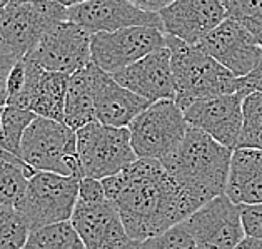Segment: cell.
<instances>
[{"mask_svg": "<svg viewBox=\"0 0 262 249\" xmlns=\"http://www.w3.org/2000/svg\"><path fill=\"white\" fill-rule=\"evenodd\" d=\"M25 84L15 97L7 100V106L29 109L40 117L66 122V97L69 75L52 72L39 64L24 57Z\"/></svg>", "mask_w": 262, "mask_h": 249, "instance_id": "13", "label": "cell"}, {"mask_svg": "<svg viewBox=\"0 0 262 249\" xmlns=\"http://www.w3.org/2000/svg\"><path fill=\"white\" fill-rule=\"evenodd\" d=\"M35 172L22 157L0 149V204L17 206Z\"/></svg>", "mask_w": 262, "mask_h": 249, "instance_id": "22", "label": "cell"}, {"mask_svg": "<svg viewBox=\"0 0 262 249\" xmlns=\"http://www.w3.org/2000/svg\"><path fill=\"white\" fill-rule=\"evenodd\" d=\"M62 5H66V7H74V5H79V4H84L87 0H59Z\"/></svg>", "mask_w": 262, "mask_h": 249, "instance_id": "36", "label": "cell"}, {"mask_svg": "<svg viewBox=\"0 0 262 249\" xmlns=\"http://www.w3.org/2000/svg\"><path fill=\"white\" fill-rule=\"evenodd\" d=\"M67 20L59 0H24L0 14V49L24 59L54 24Z\"/></svg>", "mask_w": 262, "mask_h": 249, "instance_id": "7", "label": "cell"}, {"mask_svg": "<svg viewBox=\"0 0 262 249\" xmlns=\"http://www.w3.org/2000/svg\"><path fill=\"white\" fill-rule=\"evenodd\" d=\"M25 84V60L20 59L18 60L12 72L9 75V82H7V100L15 97V95L22 91V87Z\"/></svg>", "mask_w": 262, "mask_h": 249, "instance_id": "33", "label": "cell"}, {"mask_svg": "<svg viewBox=\"0 0 262 249\" xmlns=\"http://www.w3.org/2000/svg\"><path fill=\"white\" fill-rule=\"evenodd\" d=\"M242 100L244 95L239 92L197 99L184 109V117L189 126L235 149L242 131Z\"/></svg>", "mask_w": 262, "mask_h": 249, "instance_id": "16", "label": "cell"}, {"mask_svg": "<svg viewBox=\"0 0 262 249\" xmlns=\"http://www.w3.org/2000/svg\"><path fill=\"white\" fill-rule=\"evenodd\" d=\"M232 151L202 129L189 126L182 142L161 159L197 208L226 194Z\"/></svg>", "mask_w": 262, "mask_h": 249, "instance_id": "2", "label": "cell"}, {"mask_svg": "<svg viewBox=\"0 0 262 249\" xmlns=\"http://www.w3.org/2000/svg\"><path fill=\"white\" fill-rule=\"evenodd\" d=\"M20 60L18 57L12 55L0 49V107L7 106V82L9 75L15 64Z\"/></svg>", "mask_w": 262, "mask_h": 249, "instance_id": "31", "label": "cell"}, {"mask_svg": "<svg viewBox=\"0 0 262 249\" xmlns=\"http://www.w3.org/2000/svg\"><path fill=\"white\" fill-rule=\"evenodd\" d=\"M67 20L79 24L89 34L116 32L134 25L164 30L162 18L157 12H145L129 0H87L84 4L67 7Z\"/></svg>", "mask_w": 262, "mask_h": 249, "instance_id": "15", "label": "cell"}, {"mask_svg": "<svg viewBox=\"0 0 262 249\" xmlns=\"http://www.w3.org/2000/svg\"><path fill=\"white\" fill-rule=\"evenodd\" d=\"M80 179V176L49 171H37L30 177L22 199L15 206L24 214L30 231L70 221L79 201Z\"/></svg>", "mask_w": 262, "mask_h": 249, "instance_id": "5", "label": "cell"}, {"mask_svg": "<svg viewBox=\"0 0 262 249\" xmlns=\"http://www.w3.org/2000/svg\"><path fill=\"white\" fill-rule=\"evenodd\" d=\"M24 249H87L70 221L57 222L30 231Z\"/></svg>", "mask_w": 262, "mask_h": 249, "instance_id": "23", "label": "cell"}, {"mask_svg": "<svg viewBox=\"0 0 262 249\" xmlns=\"http://www.w3.org/2000/svg\"><path fill=\"white\" fill-rule=\"evenodd\" d=\"M226 194L239 206L262 204V149L235 148Z\"/></svg>", "mask_w": 262, "mask_h": 249, "instance_id": "20", "label": "cell"}, {"mask_svg": "<svg viewBox=\"0 0 262 249\" xmlns=\"http://www.w3.org/2000/svg\"><path fill=\"white\" fill-rule=\"evenodd\" d=\"M237 92L244 95V97L252 92H262V55L251 72L239 77V91Z\"/></svg>", "mask_w": 262, "mask_h": 249, "instance_id": "32", "label": "cell"}, {"mask_svg": "<svg viewBox=\"0 0 262 249\" xmlns=\"http://www.w3.org/2000/svg\"><path fill=\"white\" fill-rule=\"evenodd\" d=\"M89 64L77 72L69 75L66 97V124L72 127L74 131L97 120Z\"/></svg>", "mask_w": 262, "mask_h": 249, "instance_id": "21", "label": "cell"}, {"mask_svg": "<svg viewBox=\"0 0 262 249\" xmlns=\"http://www.w3.org/2000/svg\"><path fill=\"white\" fill-rule=\"evenodd\" d=\"M35 117L37 114L29 109L5 106L2 112V124H0V149L20 157L24 134Z\"/></svg>", "mask_w": 262, "mask_h": 249, "instance_id": "24", "label": "cell"}, {"mask_svg": "<svg viewBox=\"0 0 262 249\" xmlns=\"http://www.w3.org/2000/svg\"><path fill=\"white\" fill-rule=\"evenodd\" d=\"M2 112H4V107H0V124H2Z\"/></svg>", "mask_w": 262, "mask_h": 249, "instance_id": "38", "label": "cell"}, {"mask_svg": "<svg viewBox=\"0 0 262 249\" xmlns=\"http://www.w3.org/2000/svg\"><path fill=\"white\" fill-rule=\"evenodd\" d=\"M197 46L237 77L251 72L262 55L259 40L231 17L202 37Z\"/></svg>", "mask_w": 262, "mask_h": 249, "instance_id": "14", "label": "cell"}, {"mask_svg": "<svg viewBox=\"0 0 262 249\" xmlns=\"http://www.w3.org/2000/svg\"><path fill=\"white\" fill-rule=\"evenodd\" d=\"M234 249H262V239L252 238V236H246Z\"/></svg>", "mask_w": 262, "mask_h": 249, "instance_id": "35", "label": "cell"}, {"mask_svg": "<svg viewBox=\"0 0 262 249\" xmlns=\"http://www.w3.org/2000/svg\"><path fill=\"white\" fill-rule=\"evenodd\" d=\"M102 184L136 241L161 234L199 209L159 159L139 157Z\"/></svg>", "mask_w": 262, "mask_h": 249, "instance_id": "1", "label": "cell"}, {"mask_svg": "<svg viewBox=\"0 0 262 249\" xmlns=\"http://www.w3.org/2000/svg\"><path fill=\"white\" fill-rule=\"evenodd\" d=\"M199 249H234L246 238L239 204L227 194L210 199L187 218Z\"/></svg>", "mask_w": 262, "mask_h": 249, "instance_id": "11", "label": "cell"}, {"mask_svg": "<svg viewBox=\"0 0 262 249\" xmlns=\"http://www.w3.org/2000/svg\"><path fill=\"white\" fill-rule=\"evenodd\" d=\"M79 199L85 202H99L107 199L102 181L92 179V177H82L79 186Z\"/></svg>", "mask_w": 262, "mask_h": 249, "instance_id": "30", "label": "cell"}, {"mask_svg": "<svg viewBox=\"0 0 262 249\" xmlns=\"http://www.w3.org/2000/svg\"><path fill=\"white\" fill-rule=\"evenodd\" d=\"M112 75L119 84L142 95L149 102L164 99L176 100V82L167 46Z\"/></svg>", "mask_w": 262, "mask_h": 249, "instance_id": "19", "label": "cell"}, {"mask_svg": "<svg viewBox=\"0 0 262 249\" xmlns=\"http://www.w3.org/2000/svg\"><path fill=\"white\" fill-rule=\"evenodd\" d=\"M237 148L262 149V92H252L242 100V131Z\"/></svg>", "mask_w": 262, "mask_h": 249, "instance_id": "25", "label": "cell"}, {"mask_svg": "<svg viewBox=\"0 0 262 249\" xmlns=\"http://www.w3.org/2000/svg\"><path fill=\"white\" fill-rule=\"evenodd\" d=\"M170 66L176 82V102L184 111L197 99L234 94L239 77L210 57L197 44H187L167 34Z\"/></svg>", "mask_w": 262, "mask_h": 249, "instance_id": "3", "label": "cell"}, {"mask_svg": "<svg viewBox=\"0 0 262 249\" xmlns=\"http://www.w3.org/2000/svg\"><path fill=\"white\" fill-rule=\"evenodd\" d=\"M30 227L15 206L0 204V249H24Z\"/></svg>", "mask_w": 262, "mask_h": 249, "instance_id": "26", "label": "cell"}, {"mask_svg": "<svg viewBox=\"0 0 262 249\" xmlns=\"http://www.w3.org/2000/svg\"><path fill=\"white\" fill-rule=\"evenodd\" d=\"M77 132V156L84 177L105 179L137 161L129 127L105 126L95 120Z\"/></svg>", "mask_w": 262, "mask_h": 249, "instance_id": "6", "label": "cell"}, {"mask_svg": "<svg viewBox=\"0 0 262 249\" xmlns=\"http://www.w3.org/2000/svg\"><path fill=\"white\" fill-rule=\"evenodd\" d=\"M70 222L77 229L87 249H137L139 241L132 239L111 199L99 202L77 201Z\"/></svg>", "mask_w": 262, "mask_h": 249, "instance_id": "12", "label": "cell"}, {"mask_svg": "<svg viewBox=\"0 0 262 249\" xmlns=\"http://www.w3.org/2000/svg\"><path fill=\"white\" fill-rule=\"evenodd\" d=\"M91 40L92 34L79 24L62 20L54 24L25 57L46 70L70 75L92 62Z\"/></svg>", "mask_w": 262, "mask_h": 249, "instance_id": "10", "label": "cell"}, {"mask_svg": "<svg viewBox=\"0 0 262 249\" xmlns=\"http://www.w3.org/2000/svg\"><path fill=\"white\" fill-rule=\"evenodd\" d=\"M189 129L184 111L174 99L152 102L129 124L137 157L164 159L182 142Z\"/></svg>", "mask_w": 262, "mask_h": 249, "instance_id": "8", "label": "cell"}, {"mask_svg": "<svg viewBox=\"0 0 262 249\" xmlns=\"http://www.w3.org/2000/svg\"><path fill=\"white\" fill-rule=\"evenodd\" d=\"M165 34L197 44L227 18L221 0H174L159 12Z\"/></svg>", "mask_w": 262, "mask_h": 249, "instance_id": "18", "label": "cell"}, {"mask_svg": "<svg viewBox=\"0 0 262 249\" xmlns=\"http://www.w3.org/2000/svg\"><path fill=\"white\" fill-rule=\"evenodd\" d=\"M129 2L145 12H157L159 14V12L167 7V5H170L174 0H129Z\"/></svg>", "mask_w": 262, "mask_h": 249, "instance_id": "34", "label": "cell"}, {"mask_svg": "<svg viewBox=\"0 0 262 249\" xmlns=\"http://www.w3.org/2000/svg\"><path fill=\"white\" fill-rule=\"evenodd\" d=\"M227 17L234 18L251 32L262 46V0H221Z\"/></svg>", "mask_w": 262, "mask_h": 249, "instance_id": "28", "label": "cell"}, {"mask_svg": "<svg viewBox=\"0 0 262 249\" xmlns=\"http://www.w3.org/2000/svg\"><path fill=\"white\" fill-rule=\"evenodd\" d=\"M167 34L161 29L134 25L116 32H97L92 34L91 59L95 66L108 74L132 66L145 55L164 49Z\"/></svg>", "mask_w": 262, "mask_h": 249, "instance_id": "9", "label": "cell"}, {"mask_svg": "<svg viewBox=\"0 0 262 249\" xmlns=\"http://www.w3.org/2000/svg\"><path fill=\"white\" fill-rule=\"evenodd\" d=\"M242 224L246 229V236L262 239V204L254 206H241Z\"/></svg>", "mask_w": 262, "mask_h": 249, "instance_id": "29", "label": "cell"}, {"mask_svg": "<svg viewBox=\"0 0 262 249\" xmlns=\"http://www.w3.org/2000/svg\"><path fill=\"white\" fill-rule=\"evenodd\" d=\"M15 2H24V0H0V14L9 7V5L15 4Z\"/></svg>", "mask_w": 262, "mask_h": 249, "instance_id": "37", "label": "cell"}, {"mask_svg": "<svg viewBox=\"0 0 262 249\" xmlns=\"http://www.w3.org/2000/svg\"><path fill=\"white\" fill-rule=\"evenodd\" d=\"M137 249H199V246L185 219L161 234L139 241Z\"/></svg>", "mask_w": 262, "mask_h": 249, "instance_id": "27", "label": "cell"}, {"mask_svg": "<svg viewBox=\"0 0 262 249\" xmlns=\"http://www.w3.org/2000/svg\"><path fill=\"white\" fill-rule=\"evenodd\" d=\"M20 157L35 171L82 176L77 132L60 120L37 116L24 134Z\"/></svg>", "mask_w": 262, "mask_h": 249, "instance_id": "4", "label": "cell"}, {"mask_svg": "<svg viewBox=\"0 0 262 249\" xmlns=\"http://www.w3.org/2000/svg\"><path fill=\"white\" fill-rule=\"evenodd\" d=\"M94 94V106L97 120L105 126L114 127H129L149 104L147 99L114 79L112 74L102 70L94 62L89 64Z\"/></svg>", "mask_w": 262, "mask_h": 249, "instance_id": "17", "label": "cell"}]
</instances>
